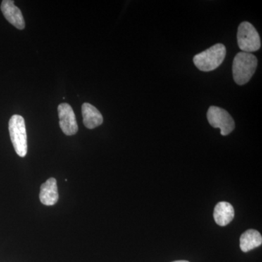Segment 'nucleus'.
I'll use <instances>...</instances> for the list:
<instances>
[{
  "label": "nucleus",
  "instance_id": "f8f14e48",
  "mask_svg": "<svg viewBox=\"0 0 262 262\" xmlns=\"http://www.w3.org/2000/svg\"><path fill=\"white\" fill-rule=\"evenodd\" d=\"M173 262H189V261H173Z\"/></svg>",
  "mask_w": 262,
  "mask_h": 262
},
{
  "label": "nucleus",
  "instance_id": "423d86ee",
  "mask_svg": "<svg viewBox=\"0 0 262 262\" xmlns=\"http://www.w3.org/2000/svg\"><path fill=\"white\" fill-rule=\"evenodd\" d=\"M59 125L63 134L73 136L78 131L75 114L69 103H63L58 107Z\"/></svg>",
  "mask_w": 262,
  "mask_h": 262
},
{
  "label": "nucleus",
  "instance_id": "7ed1b4c3",
  "mask_svg": "<svg viewBox=\"0 0 262 262\" xmlns=\"http://www.w3.org/2000/svg\"><path fill=\"white\" fill-rule=\"evenodd\" d=\"M9 133L12 144L18 156L24 158L27 154V135L25 120L18 115L11 117L9 121Z\"/></svg>",
  "mask_w": 262,
  "mask_h": 262
},
{
  "label": "nucleus",
  "instance_id": "9b49d317",
  "mask_svg": "<svg viewBox=\"0 0 262 262\" xmlns=\"http://www.w3.org/2000/svg\"><path fill=\"white\" fill-rule=\"evenodd\" d=\"M262 244L261 234L255 229L246 231L239 239V247L243 252L246 253L259 247Z\"/></svg>",
  "mask_w": 262,
  "mask_h": 262
},
{
  "label": "nucleus",
  "instance_id": "1a4fd4ad",
  "mask_svg": "<svg viewBox=\"0 0 262 262\" xmlns=\"http://www.w3.org/2000/svg\"><path fill=\"white\" fill-rule=\"evenodd\" d=\"M82 115L84 126L87 128H96L103 123L102 115L91 103H84L82 104Z\"/></svg>",
  "mask_w": 262,
  "mask_h": 262
},
{
  "label": "nucleus",
  "instance_id": "f257e3e1",
  "mask_svg": "<svg viewBox=\"0 0 262 262\" xmlns=\"http://www.w3.org/2000/svg\"><path fill=\"white\" fill-rule=\"evenodd\" d=\"M258 59L252 53L239 52L234 58L232 74L234 82L244 85L251 80L257 68Z\"/></svg>",
  "mask_w": 262,
  "mask_h": 262
},
{
  "label": "nucleus",
  "instance_id": "f03ea898",
  "mask_svg": "<svg viewBox=\"0 0 262 262\" xmlns=\"http://www.w3.org/2000/svg\"><path fill=\"white\" fill-rule=\"evenodd\" d=\"M226 47L218 43L206 51L195 55L193 62L198 70L202 72H211L220 67L226 56Z\"/></svg>",
  "mask_w": 262,
  "mask_h": 262
},
{
  "label": "nucleus",
  "instance_id": "0eeeda50",
  "mask_svg": "<svg viewBox=\"0 0 262 262\" xmlns=\"http://www.w3.org/2000/svg\"><path fill=\"white\" fill-rule=\"evenodd\" d=\"M1 10L9 23L18 29L25 28V20L23 14L18 7L15 6L14 1L3 0L1 4Z\"/></svg>",
  "mask_w": 262,
  "mask_h": 262
},
{
  "label": "nucleus",
  "instance_id": "6e6552de",
  "mask_svg": "<svg viewBox=\"0 0 262 262\" xmlns=\"http://www.w3.org/2000/svg\"><path fill=\"white\" fill-rule=\"evenodd\" d=\"M58 186L56 179L51 178L42 184L40 187L39 199L46 206H51L56 204L58 201Z\"/></svg>",
  "mask_w": 262,
  "mask_h": 262
},
{
  "label": "nucleus",
  "instance_id": "20e7f679",
  "mask_svg": "<svg viewBox=\"0 0 262 262\" xmlns=\"http://www.w3.org/2000/svg\"><path fill=\"white\" fill-rule=\"evenodd\" d=\"M237 39L239 49L244 53H251L261 48L259 34L249 22L244 21L239 24Z\"/></svg>",
  "mask_w": 262,
  "mask_h": 262
},
{
  "label": "nucleus",
  "instance_id": "39448f33",
  "mask_svg": "<svg viewBox=\"0 0 262 262\" xmlns=\"http://www.w3.org/2000/svg\"><path fill=\"white\" fill-rule=\"evenodd\" d=\"M207 119L212 127L220 129L222 136L229 135L235 127L233 118L228 112L218 106H210L207 113Z\"/></svg>",
  "mask_w": 262,
  "mask_h": 262
},
{
  "label": "nucleus",
  "instance_id": "9d476101",
  "mask_svg": "<svg viewBox=\"0 0 262 262\" xmlns=\"http://www.w3.org/2000/svg\"><path fill=\"white\" fill-rule=\"evenodd\" d=\"M234 216V208L230 203L220 202L215 206L213 217L217 225L225 227L233 220Z\"/></svg>",
  "mask_w": 262,
  "mask_h": 262
}]
</instances>
